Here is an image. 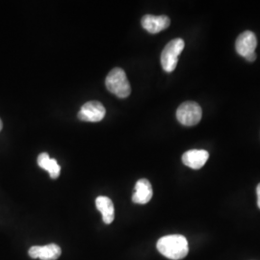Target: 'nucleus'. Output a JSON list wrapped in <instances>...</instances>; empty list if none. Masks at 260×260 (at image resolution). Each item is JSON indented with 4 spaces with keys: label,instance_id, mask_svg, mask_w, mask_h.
I'll use <instances>...</instances> for the list:
<instances>
[{
    "label": "nucleus",
    "instance_id": "f257e3e1",
    "mask_svg": "<svg viewBox=\"0 0 260 260\" xmlns=\"http://www.w3.org/2000/svg\"><path fill=\"white\" fill-rule=\"evenodd\" d=\"M157 250L169 259L179 260L188 254V241L183 235L172 234L160 238L157 242Z\"/></svg>",
    "mask_w": 260,
    "mask_h": 260
},
{
    "label": "nucleus",
    "instance_id": "f03ea898",
    "mask_svg": "<svg viewBox=\"0 0 260 260\" xmlns=\"http://www.w3.org/2000/svg\"><path fill=\"white\" fill-rule=\"evenodd\" d=\"M105 85L109 92L120 99H125L131 93V87L124 71L121 68H115L108 74Z\"/></svg>",
    "mask_w": 260,
    "mask_h": 260
},
{
    "label": "nucleus",
    "instance_id": "7ed1b4c3",
    "mask_svg": "<svg viewBox=\"0 0 260 260\" xmlns=\"http://www.w3.org/2000/svg\"><path fill=\"white\" fill-rule=\"evenodd\" d=\"M184 47V41L177 38L172 40L164 47L161 54V65L166 73H172L176 70L178 62V56L180 55Z\"/></svg>",
    "mask_w": 260,
    "mask_h": 260
},
{
    "label": "nucleus",
    "instance_id": "20e7f679",
    "mask_svg": "<svg viewBox=\"0 0 260 260\" xmlns=\"http://www.w3.org/2000/svg\"><path fill=\"white\" fill-rule=\"evenodd\" d=\"M203 117L202 107L194 102L182 103L177 111L178 121L185 126H194L198 124Z\"/></svg>",
    "mask_w": 260,
    "mask_h": 260
},
{
    "label": "nucleus",
    "instance_id": "39448f33",
    "mask_svg": "<svg viewBox=\"0 0 260 260\" xmlns=\"http://www.w3.org/2000/svg\"><path fill=\"white\" fill-rule=\"evenodd\" d=\"M106 110L100 102H89L85 103L78 113L79 120L83 121L96 122L103 120Z\"/></svg>",
    "mask_w": 260,
    "mask_h": 260
},
{
    "label": "nucleus",
    "instance_id": "423d86ee",
    "mask_svg": "<svg viewBox=\"0 0 260 260\" xmlns=\"http://www.w3.org/2000/svg\"><path fill=\"white\" fill-rule=\"evenodd\" d=\"M31 258L41 260L58 259L62 253L61 248L56 244H48L47 246H34L28 251Z\"/></svg>",
    "mask_w": 260,
    "mask_h": 260
},
{
    "label": "nucleus",
    "instance_id": "0eeeda50",
    "mask_svg": "<svg viewBox=\"0 0 260 260\" xmlns=\"http://www.w3.org/2000/svg\"><path fill=\"white\" fill-rule=\"evenodd\" d=\"M257 46V39L255 37L254 33L251 31H245L236 40V51L239 55L246 56L253 53Z\"/></svg>",
    "mask_w": 260,
    "mask_h": 260
},
{
    "label": "nucleus",
    "instance_id": "6e6552de",
    "mask_svg": "<svg viewBox=\"0 0 260 260\" xmlns=\"http://www.w3.org/2000/svg\"><path fill=\"white\" fill-rule=\"evenodd\" d=\"M171 24V19L167 16L146 15L142 19V26L150 34H157L167 29Z\"/></svg>",
    "mask_w": 260,
    "mask_h": 260
},
{
    "label": "nucleus",
    "instance_id": "1a4fd4ad",
    "mask_svg": "<svg viewBox=\"0 0 260 260\" xmlns=\"http://www.w3.org/2000/svg\"><path fill=\"white\" fill-rule=\"evenodd\" d=\"M209 158V153L205 149H191L182 155V162L187 167L199 170L205 165Z\"/></svg>",
    "mask_w": 260,
    "mask_h": 260
},
{
    "label": "nucleus",
    "instance_id": "9d476101",
    "mask_svg": "<svg viewBox=\"0 0 260 260\" xmlns=\"http://www.w3.org/2000/svg\"><path fill=\"white\" fill-rule=\"evenodd\" d=\"M153 195L152 187L148 179H139L135 185L132 202L137 205H146L151 200Z\"/></svg>",
    "mask_w": 260,
    "mask_h": 260
},
{
    "label": "nucleus",
    "instance_id": "9b49d317",
    "mask_svg": "<svg viewBox=\"0 0 260 260\" xmlns=\"http://www.w3.org/2000/svg\"><path fill=\"white\" fill-rule=\"evenodd\" d=\"M95 206L103 215L104 223L110 224L115 218V209L111 200L108 197L101 196L95 200Z\"/></svg>",
    "mask_w": 260,
    "mask_h": 260
},
{
    "label": "nucleus",
    "instance_id": "f8f14e48",
    "mask_svg": "<svg viewBox=\"0 0 260 260\" xmlns=\"http://www.w3.org/2000/svg\"><path fill=\"white\" fill-rule=\"evenodd\" d=\"M38 165L47 171L52 179H56L60 176L61 167L59 166L55 159L49 157L47 152H43L38 156Z\"/></svg>",
    "mask_w": 260,
    "mask_h": 260
},
{
    "label": "nucleus",
    "instance_id": "ddd939ff",
    "mask_svg": "<svg viewBox=\"0 0 260 260\" xmlns=\"http://www.w3.org/2000/svg\"><path fill=\"white\" fill-rule=\"evenodd\" d=\"M245 58H246V60L249 61V62H254V61L256 60V54H255V52H253V53H251V54L246 56Z\"/></svg>",
    "mask_w": 260,
    "mask_h": 260
},
{
    "label": "nucleus",
    "instance_id": "4468645a",
    "mask_svg": "<svg viewBox=\"0 0 260 260\" xmlns=\"http://www.w3.org/2000/svg\"><path fill=\"white\" fill-rule=\"evenodd\" d=\"M256 194H257V205H258L260 209V183L256 188Z\"/></svg>",
    "mask_w": 260,
    "mask_h": 260
},
{
    "label": "nucleus",
    "instance_id": "2eb2a0df",
    "mask_svg": "<svg viewBox=\"0 0 260 260\" xmlns=\"http://www.w3.org/2000/svg\"><path fill=\"white\" fill-rule=\"evenodd\" d=\"M2 128H3V123H2V121L0 120V131L2 130Z\"/></svg>",
    "mask_w": 260,
    "mask_h": 260
}]
</instances>
